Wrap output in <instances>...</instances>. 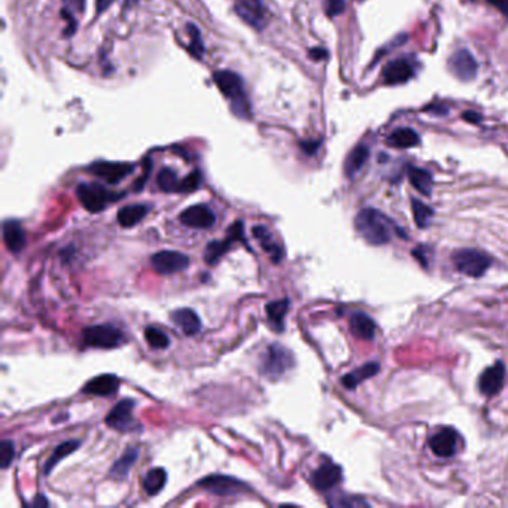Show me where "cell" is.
Listing matches in <instances>:
<instances>
[{"instance_id": "12", "label": "cell", "mask_w": 508, "mask_h": 508, "mask_svg": "<svg viewBox=\"0 0 508 508\" xmlns=\"http://www.w3.org/2000/svg\"><path fill=\"white\" fill-rule=\"evenodd\" d=\"M151 266L160 274H173L190 266V258L176 251H161L151 257Z\"/></svg>"}, {"instance_id": "27", "label": "cell", "mask_w": 508, "mask_h": 508, "mask_svg": "<svg viewBox=\"0 0 508 508\" xmlns=\"http://www.w3.org/2000/svg\"><path fill=\"white\" fill-rule=\"evenodd\" d=\"M80 444H81L80 440H68V441H64V443H61V444H59L57 447H55L54 451H52V455L48 458V461L45 463L43 474H45V476H50L52 468L57 465V463L61 459H64L66 456H69V455L73 454V451H76V449L80 447Z\"/></svg>"}, {"instance_id": "11", "label": "cell", "mask_w": 508, "mask_h": 508, "mask_svg": "<svg viewBox=\"0 0 508 508\" xmlns=\"http://www.w3.org/2000/svg\"><path fill=\"white\" fill-rule=\"evenodd\" d=\"M198 488H202L207 492L215 495H237L241 492H248V486L230 476H223V474H215V476H207L203 480L197 483Z\"/></svg>"}, {"instance_id": "43", "label": "cell", "mask_w": 508, "mask_h": 508, "mask_svg": "<svg viewBox=\"0 0 508 508\" xmlns=\"http://www.w3.org/2000/svg\"><path fill=\"white\" fill-rule=\"evenodd\" d=\"M488 2L508 18V0H488Z\"/></svg>"}, {"instance_id": "37", "label": "cell", "mask_w": 508, "mask_h": 508, "mask_svg": "<svg viewBox=\"0 0 508 508\" xmlns=\"http://www.w3.org/2000/svg\"><path fill=\"white\" fill-rule=\"evenodd\" d=\"M15 456V446L10 440H3L0 443V465L2 470H6L10 467Z\"/></svg>"}, {"instance_id": "4", "label": "cell", "mask_w": 508, "mask_h": 508, "mask_svg": "<svg viewBox=\"0 0 508 508\" xmlns=\"http://www.w3.org/2000/svg\"><path fill=\"white\" fill-rule=\"evenodd\" d=\"M451 261L459 273L471 278H480L492 266V260L488 253L477 249H459L454 253Z\"/></svg>"}, {"instance_id": "19", "label": "cell", "mask_w": 508, "mask_h": 508, "mask_svg": "<svg viewBox=\"0 0 508 508\" xmlns=\"http://www.w3.org/2000/svg\"><path fill=\"white\" fill-rule=\"evenodd\" d=\"M119 384H121V382L117 375L100 374V375H97V378L88 380L84 386L82 392L90 394V395H97V396H109V395H114L118 391Z\"/></svg>"}, {"instance_id": "26", "label": "cell", "mask_w": 508, "mask_h": 508, "mask_svg": "<svg viewBox=\"0 0 508 508\" xmlns=\"http://www.w3.org/2000/svg\"><path fill=\"white\" fill-rule=\"evenodd\" d=\"M148 211H149V207L147 204L124 206L123 209H119L117 219L121 227L131 228V227L137 225L140 221L148 215Z\"/></svg>"}, {"instance_id": "9", "label": "cell", "mask_w": 508, "mask_h": 508, "mask_svg": "<svg viewBox=\"0 0 508 508\" xmlns=\"http://www.w3.org/2000/svg\"><path fill=\"white\" fill-rule=\"evenodd\" d=\"M234 9L245 23L255 30H262L269 21V10L262 0H236Z\"/></svg>"}, {"instance_id": "46", "label": "cell", "mask_w": 508, "mask_h": 508, "mask_svg": "<svg viewBox=\"0 0 508 508\" xmlns=\"http://www.w3.org/2000/svg\"><path fill=\"white\" fill-rule=\"evenodd\" d=\"M463 118H465L468 123H474V124H477L481 119V117L479 114H474V112H465L463 114Z\"/></svg>"}, {"instance_id": "21", "label": "cell", "mask_w": 508, "mask_h": 508, "mask_svg": "<svg viewBox=\"0 0 508 508\" xmlns=\"http://www.w3.org/2000/svg\"><path fill=\"white\" fill-rule=\"evenodd\" d=\"M3 241H5L6 248L13 253H18L20 251H23V248L26 246V233L18 221H14V219L5 221L3 223Z\"/></svg>"}, {"instance_id": "17", "label": "cell", "mask_w": 508, "mask_h": 508, "mask_svg": "<svg viewBox=\"0 0 508 508\" xmlns=\"http://www.w3.org/2000/svg\"><path fill=\"white\" fill-rule=\"evenodd\" d=\"M414 75V66L413 61L408 59H396L392 60L389 64H386L383 69V81L388 85L404 84L408 80H412Z\"/></svg>"}, {"instance_id": "28", "label": "cell", "mask_w": 508, "mask_h": 508, "mask_svg": "<svg viewBox=\"0 0 508 508\" xmlns=\"http://www.w3.org/2000/svg\"><path fill=\"white\" fill-rule=\"evenodd\" d=\"M165 481H167V472H165V470L164 468H152L145 474V477H143V480H142V484H143V489H145V492L149 496H154L164 489Z\"/></svg>"}, {"instance_id": "42", "label": "cell", "mask_w": 508, "mask_h": 508, "mask_svg": "<svg viewBox=\"0 0 508 508\" xmlns=\"http://www.w3.org/2000/svg\"><path fill=\"white\" fill-rule=\"evenodd\" d=\"M301 149L307 154V156H313V154L321 147V140H303L300 143Z\"/></svg>"}, {"instance_id": "7", "label": "cell", "mask_w": 508, "mask_h": 508, "mask_svg": "<svg viewBox=\"0 0 508 508\" xmlns=\"http://www.w3.org/2000/svg\"><path fill=\"white\" fill-rule=\"evenodd\" d=\"M234 241L246 243L245 240V227H243L241 221H234L233 225H230L227 231V237L224 240H214L209 243L204 251V261L209 266H214L224 253H227Z\"/></svg>"}, {"instance_id": "45", "label": "cell", "mask_w": 508, "mask_h": 508, "mask_svg": "<svg viewBox=\"0 0 508 508\" xmlns=\"http://www.w3.org/2000/svg\"><path fill=\"white\" fill-rule=\"evenodd\" d=\"M114 2H115V0H97V2H96L97 14H102L103 10H106Z\"/></svg>"}, {"instance_id": "47", "label": "cell", "mask_w": 508, "mask_h": 508, "mask_svg": "<svg viewBox=\"0 0 508 508\" xmlns=\"http://www.w3.org/2000/svg\"><path fill=\"white\" fill-rule=\"evenodd\" d=\"M33 505H36V507H39V505L47 507V505H50V502H48L45 498H43L42 495H39V496H36L35 501H33Z\"/></svg>"}, {"instance_id": "8", "label": "cell", "mask_w": 508, "mask_h": 508, "mask_svg": "<svg viewBox=\"0 0 508 508\" xmlns=\"http://www.w3.org/2000/svg\"><path fill=\"white\" fill-rule=\"evenodd\" d=\"M135 400H123L119 401L112 410H110L105 419V422L109 428H112L119 433H130V431H135L139 426V424L135 421L133 410H135Z\"/></svg>"}, {"instance_id": "44", "label": "cell", "mask_w": 508, "mask_h": 508, "mask_svg": "<svg viewBox=\"0 0 508 508\" xmlns=\"http://www.w3.org/2000/svg\"><path fill=\"white\" fill-rule=\"evenodd\" d=\"M308 55L316 61L319 60H324L328 57V51L325 48H312L311 51H308Z\"/></svg>"}, {"instance_id": "38", "label": "cell", "mask_w": 508, "mask_h": 508, "mask_svg": "<svg viewBox=\"0 0 508 508\" xmlns=\"http://www.w3.org/2000/svg\"><path fill=\"white\" fill-rule=\"evenodd\" d=\"M329 505L333 507H368V504L358 498V496H349V495H336L333 498L328 500Z\"/></svg>"}, {"instance_id": "32", "label": "cell", "mask_w": 508, "mask_h": 508, "mask_svg": "<svg viewBox=\"0 0 508 508\" xmlns=\"http://www.w3.org/2000/svg\"><path fill=\"white\" fill-rule=\"evenodd\" d=\"M408 179H410V184L414 186V190H417L424 195H431L434 182L433 176L429 174V172L419 167H410L408 169Z\"/></svg>"}, {"instance_id": "34", "label": "cell", "mask_w": 508, "mask_h": 508, "mask_svg": "<svg viewBox=\"0 0 508 508\" xmlns=\"http://www.w3.org/2000/svg\"><path fill=\"white\" fill-rule=\"evenodd\" d=\"M145 338L152 349L161 350V349H167L170 346L169 336L157 327H148L145 329Z\"/></svg>"}, {"instance_id": "30", "label": "cell", "mask_w": 508, "mask_h": 508, "mask_svg": "<svg viewBox=\"0 0 508 508\" xmlns=\"http://www.w3.org/2000/svg\"><path fill=\"white\" fill-rule=\"evenodd\" d=\"M419 142H421V139H419L417 133L412 128H398L388 137V145L400 149L417 147Z\"/></svg>"}, {"instance_id": "1", "label": "cell", "mask_w": 508, "mask_h": 508, "mask_svg": "<svg viewBox=\"0 0 508 508\" xmlns=\"http://www.w3.org/2000/svg\"><path fill=\"white\" fill-rule=\"evenodd\" d=\"M355 228L364 240L374 246H380L391 241L394 233L403 236L400 234L403 231L395 225L391 218L371 207L359 211L355 218Z\"/></svg>"}, {"instance_id": "36", "label": "cell", "mask_w": 508, "mask_h": 508, "mask_svg": "<svg viewBox=\"0 0 508 508\" xmlns=\"http://www.w3.org/2000/svg\"><path fill=\"white\" fill-rule=\"evenodd\" d=\"M188 33H190V47L188 51L191 52L193 57L197 60H203L204 57V43L202 39V33L194 24H188Z\"/></svg>"}, {"instance_id": "48", "label": "cell", "mask_w": 508, "mask_h": 508, "mask_svg": "<svg viewBox=\"0 0 508 508\" xmlns=\"http://www.w3.org/2000/svg\"><path fill=\"white\" fill-rule=\"evenodd\" d=\"M127 2H128V3H130V0H127ZM133 2H135V0H133Z\"/></svg>"}, {"instance_id": "15", "label": "cell", "mask_w": 508, "mask_h": 508, "mask_svg": "<svg viewBox=\"0 0 508 508\" xmlns=\"http://www.w3.org/2000/svg\"><path fill=\"white\" fill-rule=\"evenodd\" d=\"M459 435L454 428H443L429 438V447L438 458H451L458 450Z\"/></svg>"}, {"instance_id": "24", "label": "cell", "mask_w": 508, "mask_h": 508, "mask_svg": "<svg viewBox=\"0 0 508 508\" xmlns=\"http://www.w3.org/2000/svg\"><path fill=\"white\" fill-rule=\"evenodd\" d=\"M352 334L361 340H373L375 334V324L366 313H353L349 319Z\"/></svg>"}, {"instance_id": "5", "label": "cell", "mask_w": 508, "mask_h": 508, "mask_svg": "<svg viewBox=\"0 0 508 508\" xmlns=\"http://www.w3.org/2000/svg\"><path fill=\"white\" fill-rule=\"evenodd\" d=\"M82 340L85 346L96 348V349H114L119 345L124 343V333L119 328L103 324V325H93L84 329Z\"/></svg>"}, {"instance_id": "31", "label": "cell", "mask_w": 508, "mask_h": 508, "mask_svg": "<svg viewBox=\"0 0 508 508\" xmlns=\"http://www.w3.org/2000/svg\"><path fill=\"white\" fill-rule=\"evenodd\" d=\"M288 311H290L288 298H282V300L271 301L266 307L269 321L273 324L276 331H279V333L283 329V321H285V316H286V313H288Z\"/></svg>"}, {"instance_id": "25", "label": "cell", "mask_w": 508, "mask_h": 508, "mask_svg": "<svg viewBox=\"0 0 508 508\" xmlns=\"http://www.w3.org/2000/svg\"><path fill=\"white\" fill-rule=\"evenodd\" d=\"M368 157L370 149L364 143H359L358 147L353 148L345 161V173L348 174V178H355L359 170L364 167V164L367 163Z\"/></svg>"}, {"instance_id": "16", "label": "cell", "mask_w": 508, "mask_h": 508, "mask_svg": "<svg viewBox=\"0 0 508 508\" xmlns=\"http://www.w3.org/2000/svg\"><path fill=\"white\" fill-rule=\"evenodd\" d=\"M504 382H505V367L501 361H498L495 366L486 368L481 373L479 379V389L483 395L492 396L502 389Z\"/></svg>"}, {"instance_id": "13", "label": "cell", "mask_w": 508, "mask_h": 508, "mask_svg": "<svg viewBox=\"0 0 508 508\" xmlns=\"http://www.w3.org/2000/svg\"><path fill=\"white\" fill-rule=\"evenodd\" d=\"M449 68L458 80H461L463 82H468L476 78L479 64L470 51L459 50L450 57Z\"/></svg>"}, {"instance_id": "14", "label": "cell", "mask_w": 508, "mask_h": 508, "mask_svg": "<svg viewBox=\"0 0 508 508\" xmlns=\"http://www.w3.org/2000/svg\"><path fill=\"white\" fill-rule=\"evenodd\" d=\"M181 223L186 227L197 228V230H206L215 225L216 216L214 211L206 204H194L186 207L179 216Z\"/></svg>"}, {"instance_id": "41", "label": "cell", "mask_w": 508, "mask_h": 508, "mask_svg": "<svg viewBox=\"0 0 508 508\" xmlns=\"http://www.w3.org/2000/svg\"><path fill=\"white\" fill-rule=\"evenodd\" d=\"M66 10H69L72 14H81L85 9V0H63Z\"/></svg>"}, {"instance_id": "29", "label": "cell", "mask_w": 508, "mask_h": 508, "mask_svg": "<svg viewBox=\"0 0 508 508\" xmlns=\"http://www.w3.org/2000/svg\"><path fill=\"white\" fill-rule=\"evenodd\" d=\"M137 458H139V450L135 447H130L126 454L114 463L112 468H110V477L126 479L128 476L131 467L136 463Z\"/></svg>"}, {"instance_id": "23", "label": "cell", "mask_w": 508, "mask_h": 508, "mask_svg": "<svg viewBox=\"0 0 508 508\" xmlns=\"http://www.w3.org/2000/svg\"><path fill=\"white\" fill-rule=\"evenodd\" d=\"M252 234L253 237H255L258 241L261 248L266 251L270 258L274 261V262H279L282 260V255H283V251L282 248L278 245V243L274 241L273 239V234L269 231L267 227L264 225H255L252 228Z\"/></svg>"}, {"instance_id": "35", "label": "cell", "mask_w": 508, "mask_h": 508, "mask_svg": "<svg viewBox=\"0 0 508 508\" xmlns=\"http://www.w3.org/2000/svg\"><path fill=\"white\" fill-rule=\"evenodd\" d=\"M412 209H413V216L414 223L419 228H426L431 223V219L434 216V211L429 206H426L424 202L412 200Z\"/></svg>"}, {"instance_id": "39", "label": "cell", "mask_w": 508, "mask_h": 508, "mask_svg": "<svg viewBox=\"0 0 508 508\" xmlns=\"http://www.w3.org/2000/svg\"><path fill=\"white\" fill-rule=\"evenodd\" d=\"M202 184V176L200 172H193L186 176V178L181 179L179 182V190L178 193H193L195 190H198V186Z\"/></svg>"}, {"instance_id": "3", "label": "cell", "mask_w": 508, "mask_h": 508, "mask_svg": "<svg viewBox=\"0 0 508 508\" xmlns=\"http://www.w3.org/2000/svg\"><path fill=\"white\" fill-rule=\"evenodd\" d=\"M76 195H78L81 204L88 212L98 214L105 211L107 204L115 203L121 197H124V193L109 191L103 185L91 182V184H81L76 188Z\"/></svg>"}, {"instance_id": "18", "label": "cell", "mask_w": 508, "mask_h": 508, "mask_svg": "<svg viewBox=\"0 0 508 508\" xmlns=\"http://www.w3.org/2000/svg\"><path fill=\"white\" fill-rule=\"evenodd\" d=\"M343 479V472H341V468L333 462H324L321 467H319L313 474H312V484L318 491H329L333 489L336 484H338Z\"/></svg>"}, {"instance_id": "6", "label": "cell", "mask_w": 508, "mask_h": 508, "mask_svg": "<svg viewBox=\"0 0 508 508\" xmlns=\"http://www.w3.org/2000/svg\"><path fill=\"white\" fill-rule=\"evenodd\" d=\"M294 358L290 350H286L281 345H270L267 350L264 352L262 362H261V371L264 375L270 379H279L282 375L292 368Z\"/></svg>"}, {"instance_id": "10", "label": "cell", "mask_w": 508, "mask_h": 508, "mask_svg": "<svg viewBox=\"0 0 508 508\" xmlns=\"http://www.w3.org/2000/svg\"><path fill=\"white\" fill-rule=\"evenodd\" d=\"M136 165L131 163H118V161H97L88 167V172L93 173L97 178L106 181L109 185H115L126 179L128 174L135 172Z\"/></svg>"}, {"instance_id": "22", "label": "cell", "mask_w": 508, "mask_h": 508, "mask_svg": "<svg viewBox=\"0 0 508 508\" xmlns=\"http://www.w3.org/2000/svg\"><path fill=\"white\" fill-rule=\"evenodd\" d=\"M379 371H380V366L378 362L364 364V366H361L359 368H355L350 373L345 374L343 379H341V384H343L346 389L352 391V389H355L357 386H359L362 382L371 379L373 375H375Z\"/></svg>"}, {"instance_id": "40", "label": "cell", "mask_w": 508, "mask_h": 508, "mask_svg": "<svg viewBox=\"0 0 508 508\" xmlns=\"http://www.w3.org/2000/svg\"><path fill=\"white\" fill-rule=\"evenodd\" d=\"M345 9H346L345 0H325V14L331 18L343 14Z\"/></svg>"}, {"instance_id": "2", "label": "cell", "mask_w": 508, "mask_h": 508, "mask_svg": "<svg viewBox=\"0 0 508 508\" xmlns=\"http://www.w3.org/2000/svg\"><path fill=\"white\" fill-rule=\"evenodd\" d=\"M214 81L219 91L230 100L233 112L240 118H251V103L240 76L231 70H218L214 72Z\"/></svg>"}, {"instance_id": "33", "label": "cell", "mask_w": 508, "mask_h": 508, "mask_svg": "<svg viewBox=\"0 0 508 508\" xmlns=\"http://www.w3.org/2000/svg\"><path fill=\"white\" fill-rule=\"evenodd\" d=\"M179 182L181 179H178V174L169 167L160 170L157 176V184L160 186V190L164 193H178Z\"/></svg>"}, {"instance_id": "20", "label": "cell", "mask_w": 508, "mask_h": 508, "mask_svg": "<svg viewBox=\"0 0 508 508\" xmlns=\"http://www.w3.org/2000/svg\"><path fill=\"white\" fill-rule=\"evenodd\" d=\"M172 321L185 336H195L200 333L202 321L193 308L182 307L172 313Z\"/></svg>"}]
</instances>
